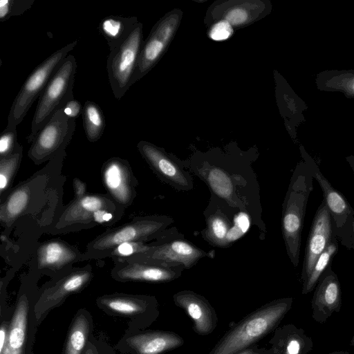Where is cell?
I'll use <instances>...</instances> for the list:
<instances>
[{"instance_id": "17", "label": "cell", "mask_w": 354, "mask_h": 354, "mask_svg": "<svg viewBox=\"0 0 354 354\" xmlns=\"http://www.w3.org/2000/svg\"><path fill=\"white\" fill-rule=\"evenodd\" d=\"M333 236V220L322 200L313 218L307 239L301 274L302 283L306 280L318 257L326 248Z\"/></svg>"}, {"instance_id": "28", "label": "cell", "mask_w": 354, "mask_h": 354, "mask_svg": "<svg viewBox=\"0 0 354 354\" xmlns=\"http://www.w3.org/2000/svg\"><path fill=\"white\" fill-rule=\"evenodd\" d=\"M82 120L88 141H97L105 129V118L100 106L94 102L86 101L83 106Z\"/></svg>"}, {"instance_id": "38", "label": "cell", "mask_w": 354, "mask_h": 354, "mask_svg": "<svg viewBox=\"0 0 354 354\" xmlns=\"http://www.w3.org/2000/svg\"><path fill=\"white\" fill-rule=\"evenodd\" d=\"M236 354H276V352L271 347L270 348H260L255 344Z\"/></svg>"}, {"instance_id": "2", "label": "cell", "mask_w": 354, "mask_h": 354, "mask_svg": "<svg viewBox=\"0 0 354 354\" xmlns=\"http://www.w3.org/2000/svg\"><path fill=\"white\" fill-rule=\"evenodd\" d=\"M292 303V297H283L258 308L231 327L208 354H236L257 344L279 326Z\"/></svg>"}, {"instance_id": "37", "label": "cell", "mask_w": 354, "mask_h": 354, "mask_svg": "<svg viewBox=\"0 0 354 354\" xmlns=\"http://www.w3.org/2000/svg\"><path fill=\"white\" fill-rule=\"evenodd\" d=\"M62 109L69 120H76L82 114L83 106L79 101L73 99L68 101Z\"/></svg>"}, {"instance_id": "43", "label": "cell", "mask_w": 354, "mask_h": 354, "mask_svg": "<svg viewBox=\"0 0 354 354\" xmlns=\"http://www.w3.org/2000/svg\"><path fill=\"white\" fill-rule=\"evenodd\" d=\"M328 354H350V353L348 352H347V351H341L332 352V353H330Z\"/></svg>"}, {"instance_id": "30", "label": "cell", "mask_w": 354, "mask_h": 354, "mask_svg": "<svg viewBox=\"0 0 354 354\" xmlns=\"http://www.w3.org/2000/svg\"><path fill=\"white\" fill-rule=\"evenodd\" d=\"M89 332V323L84 314L77 315L71 327L64 354H81Z\"/></svg>"}, {"instance_id": "1", "label": "cell", "mask_w": 354, "mask_h": 354, "mask_svg": "<svg viewBox=\"0 0 354 354\" xmlns=\"http://www.w3.org/2000/svg\"><path fill=\"white\" fill-rule=\"evenodd\" d=\"M188 168L205 183L211 195L245 212L260 231L261 239L265 238L259 185L250 164L237 160L208 158L192 162Z\"/></svg>"}, {"instance_id": "9", "label": "cell", "mask_w": 354, "mask_h": 354, "mask_svg": "<svg viewBox=\"0 0 354 354\" xmlns=\"http://www.w3.org/2000/svg\"><path fill=\"white\" fill-rule=\"evenodd\" d=\"M77 44V40H75L65 45L52 53L32 71L11 105L7 124L17 127L22 122L33 102L40 96L50 80Z\"/></svg>"}, {"instance_id": "13", "label": "cell", "mask_w": 354, "mask_h": 354, "mask_svg": "<svg viewBox=\"0 0 354 354\" xmlns=\"http://www.w3.org/2000/svg\"><path fill=\"white\" fill-rule=\"evenodd\" d=\"M138 149L157 176L178 192H189L194 188L192 176L183 165L153 144L140 141Z\"/></svg>"}, {"instance_id": "32", "label": "cell", "mask_w": 354, "mask_h": 354, "mask_svg": "<svg viewBox=\"0 0 354 354\" xmlns=\"http://www.w3.org/2000/svg\"><path fill=\"white\" fill-rule=\"evenodd\" d=\"M34 2L35 0H1L0 21L22 15L32 7Z\"/></svg>"}, {"instance_id": "15", "label": "cell", "mask_w": 354, "mask_h": 354, "mask_svg": "<svg viewBox=\"0 0 354 354\" xmlns=\"http://www.w3.org/2000/svg\"><path fill=\"white\" fill-rule=\"evenodd\" d=\"M102 174L109 196L122 207L130 205L138 183L128 161L118 157L109 158L102 166Z\"/></svg>"}, {"instance_id": "10", "label": "cell", "mask_w": 354, "mask_h": 354, "mask_svg": "<svg viewBox=\"0 0 354 354\" xmlns=\"http://www.w3.org/2000/svg\"><path fill=\"white\" fill-rule=\"evenodd\" d=\"M142 45V24L139 22L127 40L108 56V78L117 100H120L131 86Z\"/></svg>"}, {"instance_id": "42", "label": "cell", "mask_w": 354, "mask_h": 354, "mask_svg": "<svg viewBox=\"0 0 354 354\" xmlns=\"http://www.w3.org/2000/svg\"><path fill=\"white\" fill-rule=\"evenodd\" d=\"M84 354H97V353L95 348L88 347Z\"/></svg>"}, {"instance_id": "31", "label": "cell", "mask_w": 354, "mask_h": 354, "mask_svg": "<svg viewBox=\"0 0 354 354\" xmlns=\"http://www.w3.org/2000/svg\"><path fill=\"white\" fill-rule=\"evenodd\" d=\"M23 153V147L17 143L14 151L5 157L0 158V192L2 194L10 185L17 171Z\"/></svg>"}, {"instance_id": "47", "label": "cell", "mask_w": 354, "mask_h": 354, "mask_svg": "<svg viewBox=\"0 0 354 354\" xmlns=\"http://www.w3.org/2000/svg\"><path fill=\"white\" fill-rule=\"evenodd\" d=\"M276 354H277V353H276Z\"/></svg>"}, {"instance_id": "23", "label": "cell", "mask_w": 354, "mask_h": 354, "mask_svg": "<svg viewBox=\"0 0 354 354\" xmlns=\"http://www.w3.org/2000/svg\"><path fill=\"white\" fill-rule=\"evenodd\" d=\"M269 343L277 354H308L313 347L305 331L292 324L278 326Z\"/></svg>"}, {"instance_id": "14", "label": "cell", "mask_w": 354, "mask_h": 354, "mask_svg": "<svg viewBox=\"0 0 354 354\" xmlns=\"http://www.w3.org/2000/svg\"><path fill=\"white\" fill-rule=\"evenodd\" d=\"M115 262L111 275L121 281L166 283L179 278L185 270L183 266H169L154 262L126 260Z\"/></svg>"}, {"instance_id": "25", "label": "cell", "mask_w": 354, "mask_h": 354, "mask_svg": "<svg viewBox=\"0 0 354 354\" xmlns=\"http://www.w3.org/2000/svg\"><path fill=\"white\" fill-rule=\"evenodd\" d=\"M28 301L22 295L17 303L8 328L6 345L0 354H21L27 328Z\"/></svg>"}, {"instance_id": "24", "label": "cell", "mask_w": 354, "mask_h": 354, "mask_svg": "<svg viewBox=\"0 0 354 354\" xmlns=\"http://www.w3.org/2000/svg\"><path fill=\"white\" fill-rule=\"evenodd\" d=\"M100 303L110 310L126 315L156 316L158 302L149 296L111 295L100 298Z\"/></svg>"}, {"instance_id": "36", "label": "cell", "mask_w": 354, "mask_h": 354, "mask_svg": "<svg viewBox=\"0 0 354 354\" xmlns=\"http://www.w3.org/2000/svg\"><path fill=\"white\" fill-rule=\"evenodd\" d=\"M248 14L244 8H234L228 11L225 15L227 20L231 25L239 26L248 20Z\"/></svg>"}, {"instance_id": "34", "label": "cell", "mask_w": 354, "mask_h": 354, "mask_svg": "<svg viewBox=\"0 0 354 354\" xmlns=\"http://www.w3.org/2000/svg\"><path fill=\"white\" fill-rule=\"evenodd\" d=\"M17 143V126L7 124L0 136V158L11 154Z\"/></svg>"}, {"instance_id": "44", "label": "cell", "mask_w": 354, "mask_h": 354, "mask_svg": "<svg viewBox=\"0 0 354 354\" xmlns=\"http://www.w3.org/2000/svg\"><path fill=\"white\" fill-rule=\"evenodd\" d=\"M352 227H353V249H354V218L352 221Z\"/></svg>"}, {"instance_id": "5", "label": "cell", "mask_w": 354, "mask_h": 354, "mask_svg": "<svg viewBox=\"0 0 354 354\" xmlns=\"http://www.w3.org/2000/svg\"><path fill=\"white\" fill-rule=\"evenodd\" d=\"M76 70V59L73 55H68L39 97L31 122V131L27 137L29 143H32L37 133L56 111L74 99L73 88Z\"/></svg>"}, {"instance_id": "33", "label": "cell", "mask_w": 354, "mask_h": 354, "mask_svg": "<svg viewBox=\"0 0 354 354\" xmlns=\"http://www.w3.org/2000/svg\"><path fill=\"white\" fill-rule=\"evenodd\" d=\"M149 247V243L143 242L124 243L113 249L108 255L114 261L122 260L129 258L137 254L142 253Z\"/></svg>"}, {"instance_id": "12", "label": "cell", "mask_w": 354, "mask_h": 354, "mask_svg": "<svg viewBox=\"0 0 354 354\" xmlns=\"http://www.w3.org/2000/svg\"><path fill=\"white\" fill-rule=\"evenodd\" d=\"M75 129V120H69L62 109L37 133L28 151V157L37 165L53 158L65 149Z\"/></svg>"}, {"instance_id": "45", "label": "cell", "mask_w": 354, "mask_h": 354, "mask_svg": "<svg viewBox=\"0 0 354 354\" xmlns=\"http://www.w3.org/2000/svg\"><path fill=\"white\" fill-rule=\"evenodd\" d=\"M350 345L351 346H354V335H353L352 339L351 340Z\"/></svg>"}, {"instance_id": "3", "label": "cell", "mask_w": 354, "mask_h": 354, "mask_svg": "<svg viewBox=\"0 0 354 354\" xmlns=\"http://www.w3.org/2000/svg\"><path fill=\"white\" fill-rule=\"evenodd\" d=\"M313 176L306 162L297 164L282 204L281 232L287 254L295 268L299 263L301 231Z\"/></svg>"}, {"instance_id": "18", "label": "cell", "mask_w": 354, "mask_h": 354, "mask_svg": "<svg viewBox=\"0 0 354 354\" xmlns=\"http://www.w3.org/2000/svg\"><path fill=\"white\" fill-rule=\"evenodd\" d=\"M173 301L192 319L193 330L196 334L207 335L216 328V313L204 296L192 290H184L175 293Z\"/></svg>"}, {"instance_id": "6", "label": "cell", "mask_w": 354, "mask_h": 354, "mask_svg": "<svg viewBox=\"0 0 354 354\" xmlns=\"http://www.w3.org/2000/svg\"><path fill=\"white\" fill-rule=\"evenodd\" d=\"M203 215L206 227L201 231V236L209 245L218 248L230 247L252 224L245 212L230 207L212 195Z\"/></svg>"}, {"instance_id": "40", "label": "cell", "mask_w": 354, "mask_h": 354, "mask_svg": "<svg viewBox=\"0 0 354 354\" xmlns=\"http://www.w3.org/2000/svg\"><path fill=\"white\" fill-rule=\"evenodd\" d=\"M74 187L76 194V198L81 197L82 196L86 195L85 192V185L84 183L81 182L79 179L74 180Z\"/></svg>"}, {"instance_id": "21", "label": "cell", "mask_w": 354, "mask_h": 354, "mask_svg": "<svg viewBox=\"0 0 354 354\" xmlns=\"http://www.w3.org/2000/svg\"><path fill=\"white\" fill-rule=\"evenodd\" d=\"M86 259L75 248L59 240L42 243L37 251L38 268L58 272L74 263Z\"/></svg>"}, {"instance_id": "26", "label": "cell", "mask_w": 354, "mask_h": 354, "mask_svg": "<svg viewBox=\"0 0 354 354\" xmlns=\"http://www.w3.org/2000/svg\"><path fill=\"white\" fill-rule=\"evenodd\" d=\"M138 23L136 17L110 15L101 20L98 30L111 52L127 40Z\"/></svg>"}, {"instance_id": "19", "label": "cell", "mask_w": 354, "mask_h": 354, "mask_svg": "<svg viewBox=\"0 0 354 354\" xmlns=\"http://www.w3.org/2000/svg\"><path fill=\"white\" fill-rule=\"evenodd\" d=\"M342 306V291L337 274L328 266L320 277L311 300L312 317L323 324L333 315L339 312Z\"/></svg>"}, {"instance_id": "20", "label": "cell", "mask_w": 354, "mask_h": 354, "mask_svg": "<svg viewBox=\"0 0 354 354\" xmlns=\"http://www.w3.org/2000/svg\"><path fill=\"white\" fill-rule=\"evenodd\" d=\"M92 277L91 268L73 270L47 288L36 304L35 311L37 319L48 310L60 303L69 295L81 290Z\"/></svg>"}, {"instance_id": "27", "label": "cell", "mask_w": 354, "mask_h": 354, "mask_svg": "<svg viewBox=\"0 0 354 354\" xmlns=\"http://www.w3.org/2000/svg\"><path fill=\"white\" fill-rule=\"evenodd\" d=\"M31 198L30 182L16 187L1 205V221L8 223L16 219L26 210Z\"/></svg>"}, {"instance_id": "8", "label": "cell", "mask_w": 354, "mask_h": 354, "mask_svg": "<svg viewBox=\"0 0 354 354\" xmlns=\"http://www.w3.org/2000/svg\"><path fill=\"white\" fill-rule=\"evenodd\" d=\"M122 214V207L109 196L87 194L75 198L68 205L54 230L66 232L84 225L111 224Z\"/></svg>"}, {"instance_id": "35", "label": "cell", "mask_w": 354, "mask_h": 354, "mask_svg": "<svg viewBox=\"0 0 354 354\" xmlns=\"http://www.w3.org/2000/svg\"><path fill=\"white\" fill-rule=\"evenodd\" d=\"M232 33V25L224 19L213 25L209 32V36L214 41H223L230 37Z\"/></svg>"}, {"instance_id": "41", "label": "cell", "mask_w": 354, "mask_h": 354, "mask_svg": "<svg viewBox=\"0 0 354 354\" xmlns=\"http://www.w3.org/2000/svg\"><path fill=\"white\" fill-rule=\"evenodd\" d=\"M348 162L349 163L354 176V157L351 156L347 158Z\"/></svg>"}, {"instance_id": "29", "label": "cell", "mask_w": 354, "mask_h": 354, "mask_svg": "<svg viewBox=\"0 0 354 354\" xmlns=\"http://www.w3.org/2000/svg\"><path fill=\"white\" fill-rule=\"evenodd\" d=\"M338 248V239L334 236L326 248L318 257L306 280L302 283V294H308L315 289L322 274L331 266Z\"/></svg>"}, {"instance_id": "11", "label": "cell", "mask_w": 354, "mask_h": 354, "mask_svg": "<svg viewBox=\"0 0 354 354\" xmlns=\"http://www.w3.org/2000/svg\"><path fill=\"white\" fill-rule=\"evenodd\" d=\"M305 160L312 176L322 189L323 200L333 220L334 236L340 241L342 245L353 249V208L346 197L324 177L317 165L310 158H306Z\"/></svg>"}, {"instance_id": "4", "label": "cell", "mask_w": 354, "mask_h": 354, "mask_svg": "<svg viewBox=\"0 0 354 354\" xmlns=\"http://www.w3.org/2000/svg\"><path fill=\"white\" fill-rule=\"evenodd\" d=\"M174 222L173 218L165 215L135 218L131 222L108 230L95 238L88 244L84 257L86 259L106 258L122 243L154 241Z\"/></svg>"}, {"instance_id": "22", "label": "cell", "mask_w": 354, "mask_h": 354, "mask_svg": "<svg viewBox=\"0 0 354 354\" xmlns=\"http://www.w3.org/2000/svg\"><path fill=\"white\" fill-rule=\"evenodd\" d=\"M127 344L136 354H163L182 346L185 341L173 331L148 330L131 336Z\"/></svg>"}, {"instance_id": "16", "label": "cell", "mask_w": 354, "mask_h": 354, "mask_svg": "<svg viewBox=\"0 0 354 354\" xmlns=\"http://www.w3.org/2000/svg\"><path fill=\"white\" fill-rule=\"evenodd\" d=\"M176 17L167 16L158 21L151 31L143 43L131 85L146 75L160 57L177 24Z\"/></svg>"}, {"instance_id": "46", "label": "cell", "mask_w": 354, "mask_h": 354, "mask_svg": "<svg viewBox=\"0 0 354 354\" xmlns=\"http://www.w3.org/2000/svg\"><path fill=\"white\" fill-rule=\"evenodd\" d=\"M353 90H354V82H353Z\"/></svg>"}, {"instance_id": "39", "label": "cell", "mask_w": 354, "mask_h": 354, "mask_svg": "<svg viewBox=\"0 0 354 354\" xmlns=\"http://www.w3.org/2000/svg\"><path fill=\"white\" fill-rule=\"evenodd\" d=\"M6 326V324H2L0 330V352L3 349L8 338V330Z\"/></svg>"}, {"instance_id": "7", "label": "cell", "mask_w": 354, "mask_h": 354, "mask_svg": "<svg viewBox=\"0 0 354 354\" xmlns=\"http://www.w3.org/2000/svg\"><path fill=\"white\" fill-rule=\"evenodd\" d=\"M209 256V252L188 241L176 227H172L150 242L148 250L122 260L183 266L185 269H190L200 259Z\"/></svg>"}]
</instances>
